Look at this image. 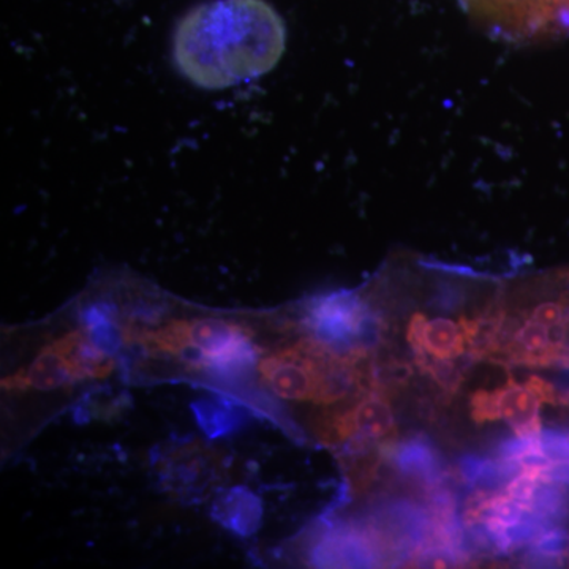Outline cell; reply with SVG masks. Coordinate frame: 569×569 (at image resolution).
<instances>
[{"mask_svg":"<svg viewBox=\"0 0 569 569\" xmlns=\"http://www.w3.org/2000/svg\"><path fill=\"white\" fill-rule=\"evenodd\" d=\"M110 355L92 342L84 328L44 347L26 372L3 380V388H36L41 391L66 387L88 378H103L112 370Z\"/></svg>","mask_w":569,"mask_h":569,"instance_id":"277c9868","label":"cell"},{"mask_svg":"<svg viewBox=\"0 0 569 569\" xmlns=\"http://www.w3.org/2000/svg\"><path fill=\"white\" fill-rule=\"evenodd\" d=\"M194 419L206 437L230 436L247 421V410L222 397H206L192 403Z\"/></svg>","mask_w":569,"mask_h":569,"instance_id":"7c38bea8","label":"cell"},{"mask_svg":"<svg viewBox=\"0 0 569 569\" xmlns=\"http://www.w3.org/2000/svg\"><path fill=\"white\" fill-rule=\"evenodd\" d=\"M479 28L509 43L530 44L569 33V0H460Z\"/></svg>","mask_w":569,"mask_h":569,"instance_id":"3957f363","label":"cell"},{"mask_svg":"<svg viewBox=\"0 0 569 569\" xmlns=\"http://www.w3.org/2000/svg\"><path fill=\"white\" fill-rule=\"evenodd\" d=\"M415 365L422 373L432 378L433 383H437L445 395H456L462 385V370L452 359L433 358V356L421 353L415 355Z\"/></svg>","mask_w":569,"mask_h":569,"instance_id":"5bb4252c","label":"cell"},{"mask_svg":"<svg viewBox=\"0 0 569 569\" xmlns=\"http://www.w3.org/2000/svg\"><path fill=\"white\" fill-rule=\"evenodd\" d=\"M459 2H460V0H459Z\"/></svg>","mask_w":569,"mask_h":569,"instance_id":"9a60e30c","label":"cell"},{"mask_svg":"<svg viewBox=\"0 0 569 569\" xmlns=\"http://www.w3.org/2000/svg\"><path fill=\"white\" fill-rule=\"evenodd\" d=\"M212 519L223 529L238 537L247 538L257 533L263 520V505L260 497L244 486L222 490L213 500Z\"/></svg>","mask_w":569,"mask_h":569,"instance_id":"8fae6325","label":"cell"},{"mask_svg":"<svg viewBox=\"0 0 569 569\" xmlns=\"http://www.w3.org/2000/svg\"><path fill=\"white\" fill-rule=\"evenodd\" d=\"M389 459L399 475L427 490L441 488L445 463L436 445L426 437H411L399 445H388Z\"/></svg>","mask_w":569,"mask_h":569,"instance_id":"30bf717a","label":"cell"},{"mask_svg":"<svg viewBox=\"0 0 569 569\" xmlns=\"http://www.w3.org/2000/svg\"><path fill=\"white\" fill-rule=\"evenodd\" d=\"M84 329L103 353L114 355L121 347V329L112 320L111 310L107 306H92L82 313Z\"/></svg>","mask_w":569,"mask_h":569,"instance_id":"4fadbf2b","label":"cell"},{"mask_svg":"<svg viewBox=\"0 0 569 569\" xmlns=\"http://www.w3.org/2000/svg\"><path fill=\"white\" fill-rule=\"evenodd\" d=\"M559 406L563 397L545 378L531 376L520 385L509 378L505 387L486 391L479 389L471 397V417L477 425L501 421L511 427L516 437L530 438L541 433V407Z\"/></svg>","mask_w":569,"mask_h":569,"instance_id":"5b68a950","label":"cell"},{"mask_svg":"<svg viewBox=\"0 0 569 569\" xmlns=\"http://www.w3.org/2000/svg\"><path fill=\"white\" fill-rule=\"evenodd\" d=\"M287 48L282 17L266 0H211L187 11L173 37L176 67L222 91L274 70Z\"/></svg>","mask_w":569,"mask_h":569,"instance_id":"6da1fadb","label":"cell"},{"mask_svg":"<svg viewBox=\"0 0 569 569\" xmlns=\"http://www.w3.org/2000/svg\"><path fill=\"white\" fill-rule=\"evenodd\" d=\"M339 353L312 337L261 359L258 370L261 380L282 399L317 403L329 369Z\"/></svg>","mask_w":569,"mask_h":569,"instance_id":"8992f818","label":"cell"},{"mask_svg":"<svg viewBox=\"0 0 569 569\" xmlns=\"http://www.w3.org/2000/svg\"><path fill=\"white\" fill-rule=\"evenodd\" d=\"M328 436L348 441L350 449L362 451L378 445L387 447L397 436L395 411L385 392H366L359 402L328 422Z\"/></svg>","mask_w":569,"mask_h":569,"instance_id":"52a82bcc","label":"cell"},{"mask_svg":"<svg viewBox=\"0 0 569 569\" xmlns=\"http://www.w3.org/2000/svg\"><path fill=\"white\" fill-rule=\"evenodd\" d=\"M380 539L370 526H342L326 533L312 552L316 567L372 568L383 563Z\"/></svg>","mask_w":569,"mask_h":569,"instance_id":"ba28073f","label":"cell"},{"mask_svg":"<svg viewBox=\"0 0 569 569\" xmlns=\"http://www.w3.org/2000/svg\"><path fill=\"white\" fill-rule=\"evenodd\" d=\"M142 339L162 353L216 373L244 372L257 361L249 329L219 318L176 321Z\"/></svg>","mask_w":569,"mask_h":569,"instance_id":"7a4b0ae2","label":"cell"},{"mask_svg":"<svg viewBox=\"0 0 569 569\" xmlns=\"http://www.w3.org/2000/svg\"><path fill=\"white\" fill-rule=\"evenodd\" d=\"M407 340L413 355L427 353L433 358L456 359L467 350L460 323L443 317L427 318L419 312L411 317Z\"/></svg>","mask_w":569,"mask_h":569,"instance_id":"9c48e42d","label":"cell"}]
</instances>
